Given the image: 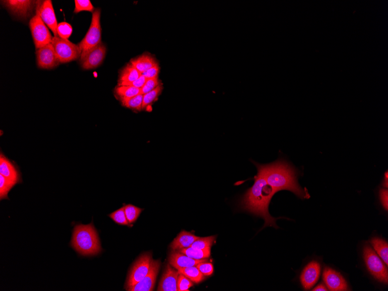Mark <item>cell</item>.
I'll return each instance as SVG.
<instances>
[{
  "label": "cell",
  "instance_id": "cell-1",
  "mask_svg": "<svg viewBox=\"0 0 388 291\" xmlns=\"http://www.w3.org/2000/svg\"><path fill=\"white\" fill-rule=\"evenodd\" d=\"M253 162L256 166L258 172L263 175L275 192L288 190L301 199L309 198L308 192L298 184L297 171L283 159L270 164L261 165Z\"/></svg>",
  "mask_w": 388,
  "mask_h": 291
},
{
  "label": "cell",
  "instance_id": "cell-2",
  "mask_svg": "<svg viewBox=\"0 0 388 291\" xmlns=\"http://www.w3.org/2000/svg\"><path fill=\"white\" fill-rule=\"evenodd\" d=\"M255 182L252 187L248 189L240 201L242 208L255 215L260 216L264 220V226L274 227L278 229L275 221L277 218H274L268 212V206L275 191L270 185L267 184L265 178L259 173L254 177Z\"/></svg>",
  "mask_w": 388,
  "mask_h": 291
},
{
  "label": "cell",
  "instance_id": "cell-3",
  "mask_svg": "<svg viewBox=\"0 0 388 291\" xmlns=\"http://www.w3.org/2000/svg\"><path fill=\"white\" fill-rule=\"evenodd\" d=\"M70 245L82 256L97 255L102 250L100 239L93 223L74 227Z\"/></svg>",
  "mask_w": 388,
  "mask_h": 291
},
{
  "label": "cell",
  "instance_id": "cell-4",
  "mask_svg": "<svg viewBox=\"0 0 388 291\" xmlns=\"http://www.w3.org/2000/svg\"><path fill=\"white\" fill-rule=\"evenodd\" d=\"M101 9H97L93 12L90 27L84 39L79 43L81 50V60L90 50L100 45L101 42L102 30L100 22Z\"/></svg>",
  "mask_w": 388,
  "mask_h": 291
},
{
  "label": "cell",
  "instance_id": "cell-5",
  "mask_svg": "<svg viewBox=\"0 0 388 291\" xmlns=\"http://www.w3.org/2000/svg\"><path fill=\"white\" fill-rule=\"evenodd\" d=\"M363 258L367 269L378 282L387 284L388 282V266L369 244L363 248Z\"/></svg>",
  "mask_w": 388,
  "mask_h": 291
},
{
  "label": "cell",
  "instance_id": "cell-6",
  "mask_svg": "<svg viewBox=\"0 0 388 291\" xmlns=\"http://www.w3.org/2000/svg\"><path fill=\"white\" fill-rule=\"evenodd\" d=\"M58 58L61 63H66L80 58L81 50L79 46L67 39L54 37L52 43Z\"/></svg>",
  "mask_w": 388,
  "mask_h": 291
},
{
  "label": "cell",
  "instance_id": "cell-7",
  "mask_svg": "<svg viewBox=\"0 0 388 291\" xmlns=\"http://www.w3.org/2000/svg\"><path fill=\"white\" fill-rule=\"evenodd\" d=\"M29 27L37 50L52 43L53 38L52 34L38 13H36L30 20Z\"/></svg>",
  "mask_w": 388,
  "mask_h": 291
},
{
  "label": "cell",
  "instance_id": "cell-8",
  "mask_svg": "<svg viewBox=\"0 0 388 291\" xmlns=\"http://www.w3.org/2000/svg\"><path fill=\"white\" fill-rule=\"evenodd\" d=\"M152 260V254L150 253H146L139 257L129 273L127 284H126V290H128L144 279L150 269Z\"/></svg>",
  "mask_w": 388,
  "mask_h": 291
},
{
  "label": "cell",
  "instance_id": "cell-9",
  "mask_svg": "<svg viewBox=\"0 0 388 291\" xmlns=\"http://www.w3.org/2000/svg\"><path fill=\"white\" fill-rule=\"evenodd\" d=\"M37 1L31 0H7L1 1L8 11L18 18H28L33 11Z\"/></svg>",
  "mask_w": 388,
  "mask_h": 291
},
{
  "label": "cell",
  "instance_id": "cell-10",
  "mask_svg": "<svg viewBox=\"0 0 388 291\" xmlns=\"http://www.w3.org/2000/svg\"><path fill=\"white\" fill-rule=\"evenodd\" d=\"M36 54L37 64L39 68L52 69L61 63L52 43L37 50Z\"/></svg>",
  "mask_w": 388,
  "mask_h": 291
},
{
  "label": "cell",
  "instance_id": "cell-11",
  "mask_svg": "<svg viewBox=\"0 0 388 291\" xmlns=\"http://www.w3.org/2000/svg\"><path fill=\"white\" fill-rule=\"evenodd\" d=\"M36 13H38L44 23L52 30L54 37H59L57 34L59 24L57 23L52 1L51 0H46L42 2L40 1L37 2Z\"/></svg>",
  "mask_w": 388,
  "mask_h": 291
},
{
  "label": "cell",
  "instance_id": "cell-12",
  "mask_svg": "<svg viewBox=\"0 0 388 291\" xmlns=\"http://www.w3.org/2000/svg\"><path fill=\"white\" fill-rule=\"evenodd\" d=\"M107 49L103 43H101L87 54L83 58L80 60L82 68L90 70L97 68L103 63L106 56Z\"/></svg>",
  "mask_w": 388,
  "mask_h": 291
},
{
  "label": "cell",
  "instance_id": "cell-13",
  "mask_svg": "<svg viewBox=\"0 0 388 291\" xmlns=\"http://www.w3.org/2000/svg\"><path fill=\"white\" fill-rule=\"evenodd\" d=\"M161 267L159 260H152L148 275L135 285L129 289V291H152L154 290L156 278Z\"/></svg>",
  "mask_w": 388,
  "mask_h": 291
},
{
  "label": "cell",
  "instance_id": "cell-14",
  "mask_svg": "<svg viewBox=\"0 0 388 291\" xmlns=\"http://www.w3.org/2000/svg\"><path fill=\"white\" fill-rule=\"evenodd\" d=\"M321 273V265L317 261L309 263L301 275V282L305 290H309L318 282Z\"/></svg>",
  "mask_w": 388,
  "mask_h": 291
},
{
  "label": "cell",
  "instance_id": "cell-15",
  "mask_svg": "<svg viewBox=\"0 0 388 291\" xmlns=\"http://www.w3.org/2000/svg\"><path fill=\"white\" fill-rule=\"evenodd\" d=\"M323 279L327 289L330 291H349L348 284L341 274L329 267H326L323 273Z\"/></svg>",
  "mask_w": 388,
  "mask_h": 291
},
{
  "label": "cell",
  "instance_id": "cell-16",
  "mask_svg": "<svg viewBox=\"0 0 388 291\" xmlns=\"http://www.w3.org/2000/svg\"><path fill=\"white\" fill-rule=\"evenodd\" d=\"M179 274L178 270H175L170 265L167 266L159 284L157 291H178V280Z\"/></svg>",
  "mask_w": 388,
  "mask_h": 291
},
{
  "label": "cell",
  "instance_id": "cell-17",
  "mask_svg": "<svg viewBox=\"0 0 388 291\" xmlns=\"http://www.w3.org/2000/svg\"><path fill=\"white\" fill-rule=\"evenodd\" d=\"M0 175L15 185L22 182L18 169L2 153L0 155Z\"/></svg>",
  "mask_w": 388,
  "mask_h": 291
},
{
  "label": "cell",
  "instance_id": "cell-18",
  "mask_svg": "<svg viewBox=\"0 0 388 291\" xmlns=\"http://www.w3.org/2000/svg\"><path fill=\"white\" fill-rule=\"evenodd\" d=\"M204 261H205L204 259L196 260L191 258L179 251L172 252L169 258L170 265L177 270L196 266L199 263Z\"/></svg>",
  "mask_w": 388,
  "mask_h": 291
},
{
  "label": "cell",
  "instance_id": "cell-19",
  "mask_svg": "<svg viewBox=\"0 0 388 291\" xmlns=\"http://www.w3.org/2000/svg\"><path fill=\"white\" fill-rule=\"evenodd\" d=\"M198 236L192 234L189 232L182 231L177 237L173 240L171 247L173 250H180L184 248H189L193 243L197 239Z\"/></svg>",
  "mask_w": 388,
  "mask_h": 291
},
{
  "label": "cell",
  "instance_id": "cell-20",
  "mask_svg": "<svg viewBox=\"0 0 388 291\" xmlns=\"http://www.w3.org/2000/svg\"><path fill=\"white\" fill-rule=\"evenodd\" d=\"M130 63L141 73L158 64L154 58L148 55V54H145V55L132 59L130 60Z\"/></svg>",
  "mask_w": 388,
  "mask_h": 291
},
{
  "label": "cell",
  "instance_id": "cell-21",
  "mask_svg": "<svg viewBox=\"0 0 388 291\" xmlns=\"http://www.w3.org/2000/svg\"><path fill=\"white\" fill-rule=\"evenodd\" d=\"M141 74L132 64L129 63L119 73L118 83L134 82L138 79Z\"/></svg>",
  "mask_w": 388,
  "mask_h": 291
},
{
  "label": "cell",
  "instance_id": "cell-22",
  "mask_svg": "<svg viewBox=\"0 0 388 291\" xmlns=\"http://www.w3.org/2000/svg\"><path fill=\"white\" fill-rule=\"evenodd\" d=\"M371 245L386 265H388V244L386 241L375 237L370 240Z\"/></svg>",
  "mask_w": 388,
  "mask_h": 291
},
{
  "label": "cell",
  "instance_id": "cell-23",
  "mask_svg": "<svg viewBox=\"0 0 388 291\" xmlns=\"http://www.w3.org/2000/svg\"><path fill=\"white\" fill-rule=\"evenodd\" d=\"M115 93L116 96L122 100L130 99L131 97L137 96L141 94V89L132 86H119L115 88Z\"/></svg>",
  "mask_w": 388,
  "mask_h": 291
},
{
  "label": "cell",
  "instance_id": "cell-24",
  "mask_svg": "<svg viewBox=\"0 0 388 291\" xmlns=\"http://www.w3.org/2000/svg\"><path fill=\"white\" fill-rule=\"evenodd\" d=\"M210 249L211 248L205 249H200L189 247V248L179 250L178 251L190 257L191 258L196 260H202L209 258L211 252Z\"/></svg>",
  "mask_w": 388,
  "mask_h": 291
},
{
  "label": "cell",
  "instance_id": "cell-25",
  "mask_svg": "<svg viewBox=\"0 0 388 291\" xmlns=\"http://www.w3.org/2000/svg\"><path fill=\"white\" fill-rule=\"evenodd\" d=\"M180 274L185 275L194 283L198 284L205 279L203 275L196 266L186 267L178 269Z\"/></svg>",
  "mask_w": 388,
  "mask_h": 291
},
{
  "label": "cell",
  "instance_id": "cell-26",
  "mask_svg": "<svg viewBox=\"0 0 388 291\" xmlns=\"http://www.w3.org/2000/svg\"><path fill=\"white\" fill-rule=\"evenodd\" d=\"M144 95L139 94L137 96L121 101L122 105L129 109L140 111L142 110Z\"/></svg>",
  "mask_w": 388,
  "mask_h": 291
},
{
  "label": "cell",
  "instance_id": "cell-27",
  "mask_svg": "<svg viewBox=\"0 0 388 291\" xmlns=\"http://www.w3.org/2000/svg\"><path fill=\"white\" fill-rule=\"evenodd\" d=\"M163 86L162 84H161L154 90L144 95L142 109H145V108L150 106L152 103H154L159 95L161 94Z\"/></svg>",
  "mask_w": 388,
  "mask_h": 291
},
{
  "label": "cell",
  "instance_id": "cell-28",
  "mask_svg": "<svg viewBox=\"0 0 388 291\" xmlns=\"http://www.w3.org/2000/svg\"><path fill=\"white\" fill-rule=\"evenodd\" d=\"M125 211L126 216L129 223H133L140 215L142 209L132 205H125Z\"/></svg>",
  "mask_w": 388,
  "mask_h": 291
},
{
  "label": "cell",
  "instance_id": "cell-29",
  "mask_svg": "<svg viewBox=\"0 0 388 291\" xmlns=\"http://www.w3.org/2000/svg\"><path fill=\"white\" fill-rule=\"evenodd\" d=\"M15 184L12 183L2 175H0V199H8V195L10 190L14 187Z\"/></svg>",
  "mask_w": 388,
  "mask_h": 291
},
{
  "label": "cell",
  "instance_id": "cell-30",
  "mask_svg": "<svg viewBox=\"0 0 388 291\" xmlns=\"http://www.w3.org/2000/svg\"><path fill=\"white\" fill-rule=\"evenodd\" d=\"M216 236H207V237L199 238L195 240L190 247L200 249H205L211 248L213 245Z\"/></svg>",
  "mask_w": 388,
  "mask_h": 291
},
{
  "label": "cell",
  "instance_id": "cell-31",
  "mask_svg": "<svg viewBox=\"0 0 388 291\" xmlns=\"http://www.w3.org/2000/svg\"><path fill=\"white\" fill-rule=\"evenodd\" d=\"M113 221L118 225L123 226H129L127 216L125 214V205L123 207L119 209L117 211L111 213L109 215Z\"/></svg>",
  "mask_w": 388,
  "mask_h": 291
},
{
  "label": "cell",
  "instance_id": "cell-32",
  "mask_svg": "<svg viewBox=\"0 0 388 291\" xmlns=\"http://www.w3.org/2000/svg\"><path fill=\"white\" fill-rule=\"evenodd\" d=\"M72 27L65 22H61L58 25L57 34L58 36L61 39H67L69 38L71 34H72Z\"/></svg>",
  "mask_w": 388,
  "mask_h": 291
},
{
  "label": "cell",
  "instance_id": "cell-33",
  "mask_svg": "<svg viewBox=\"0 0 388 291\" xmlns=\"http://www.w3.org/2000/svg\"><path fill=\"white\" fill-rule=\"evenodd\" d=\"M75 8L74 13H77L81 11L94 12V7L90 0H75Z\"/></svg>",
  "mask_w": 388,
  "mask_h": 291
},
{
  "label": "cell",
  "instance_id": "cell-34",
  "mask_svg": "<svg viewBox=\"0 0 388 291\" xmlns=\"http://www.w3.org/2000/svg\"><path fill=\"white\" fill-rule=\"evenodd\" d=\"M193 286V282L186 276L179 274L178 280V291H188Z\"/></svg>",
  "mask_w": 388,
  "mask_h": 291
},
{
  "label": "cell",
  "instance_id": "cell-35",
  "mask_svg": "<svg viewBox=\"0 0 388 291\" xmlns=\"http://www.w3.org/2000/svg\"><path fill=\"white\" fill-rule=\"evenodd\" d=\"M161 84V82L158 80V77L147 79L144 86L141 89V94L143 95L147 94L155 89Z\"/></svg>",
  "mask_w": 388,
  "mask_h": 291
},
{
  "label": "cell",
  "instance_id": "cell-36",
  "mask_svg": "<svg viewBox=\"0 0 388 291\" xmlns=\"http://www.w3.org/2000/svg\"><path fill=\"white\" fill-rule=\"evenodd\" d=\"M196 266L200 273L205 276H209L213 273L214 267L211 263L204 261L199 263Z\"/></svg>",
  "mask_w": 388,
  "mask_h": 291
},
{
  "label": "cell",
  "instance_id": "cell-37",
  "mask_svg": "<svg viewBox=\"0 0 388 291\" xmlns=\"http://www.w3.org/2000/svg\"><path fill=\"white\" fill-rule=\"evenodd\" d=\"M146 81H147V79L141 74V76L139 77L138 79L134 81V82L118 83V85L132 86L141 89V88L144 86Z\"/></svg>",
  "mask_w": 388,
  "mask_h": 291
},
{
  "label": "cell",
  "instance_id": "cell-38",
  "mask_svg": "<svg viewBox=\"0 0 388 291\" xmlns=\"http://www.w3.org/2000/svg\"><path fill=\"white\" fill-rule=\"evenodd\" d=\"M159 72V67L158 64H157V65L142 73V75L144 76L147 79L156 78V77H158Z\"/></svg>",
  "mask_w": 388,
  "mask_h": 291
},
{
  "label": "cell",
  "instance_id": "cell-39",
  "mask_svg": "<svg viewBox=\"0 0 388 291\" xmlns=\"http://www.w3.org/2000/svg\"><path fill=\"white\" fill-rule=\"evenodd\" d=\"M380 198L384 209L388 210V191L387 188L381 189L380 191Z\"/></svg>",
  "mask_w": 388,
  "mask_h": 291
},
{
  "label": "cell",
  "instance_id": "cell-40",
  "mask_svg": "<svg viewBox=\"0 0 388 291\" xmlns=\"http://www.w3.org/2000/svg\"><path fill=\"white\" fill-rule=\"evenodd\" d=\"M313 291H328L327 288H326V287L324 285H323V284H320L318 287H316L314 289H313Z\"/></svg>",
  "mask_w": 388,
  "mask_h": 291
}]
</instances>
